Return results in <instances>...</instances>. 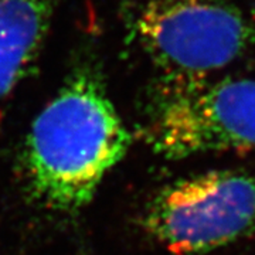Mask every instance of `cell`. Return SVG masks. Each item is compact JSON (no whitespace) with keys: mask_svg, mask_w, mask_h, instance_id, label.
<instances>
[{"mask_svg":"<svg viewBox=\"0 0 255 255\" xmlns=\"http://www.w3.org/2000/svg\"><path fill=\"white\" fill-rule=\"evenodd\" d=\"M130 143L100 78L78 71L30 128L24 146L28 186L47 207L77 211L92 200Z\"/></svg>","mask_w":255,"mask_h":255,"instance_id":"6da1fadb","label":"cell"},{"mask_svg":"<svg viewBox=\"0 0 255 255\" xmlns=\"http://www.w3.org/2000/svg\"><path fill=\"white\" fill-rule=\"evenodd\" d=\"M130 34L163 85L201 81L255 43V27L231 0H135Z\"/></svg>","mask_w":255,"mask_h":255,"instance_id":"7a4b0ae2","label":"cell"},{"mask_svg":"<svg viewBox=\"0 0 255 255\" xmlns=\"http://www.w3.org/2000/svg\"><path fill=\"white\" fill-rule=\"evenodd\" d=\"M146 136L167 159L255 149V78L162 85Z\"/></svg>","mask_w":255,"mask_h":255,"instance_id":"3957f363","label":"cell"},{"mask_svg":"<svg viewBox=\"0 0 255 255\" xmlns=\"http://www.w3.org/2000/svg\"><path fill=\"white\" fill-rule=\"evenodd\" d=\"M60 0H0V111L43 50Z\"/></svg>","mask_w":255,"mask_h":255,"instance_id":"5b68a950","label":"cell"},{"mask_svg":"<svg viewBox=\"0 0 255 255\" xmlns=\"http://www.w3.org/2000/svg\"><path fill=\"white\" fill-rule=\"evenodd\" d=\"M145 227L176 255L228 246L255 227V176L213 170L169 184L147 206Z\"/></svg>","mask_w":255,"mask_h":255,"instance_id":"277c9868","label":"cell"}]
</instances>
